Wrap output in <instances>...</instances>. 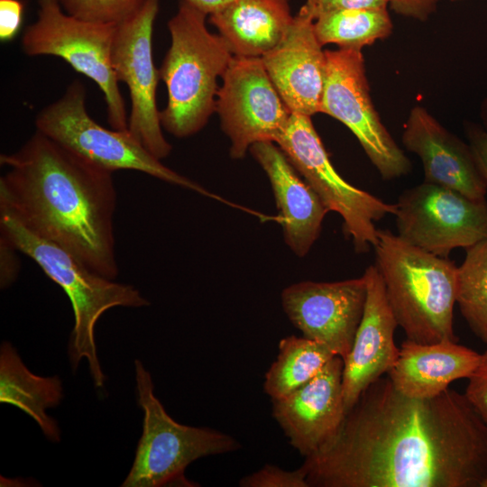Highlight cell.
I'll use <instances>...</instances> for the list:
<instances>
[{
  "instance_id": "cell-1",
  "label": "cell",
  "mask_w": 487,
  "mask_h": 487,
  "mask_svg": "<svg viewBox=\"0 0 487 487\" xmlns=\"http://www.w3.org/2000/svg\"><path fill=\"white\" fill-rule=\"evenodd\" d=\"M301 466L308 487H486L487 426L464 394L411 398L382 376Z\"/></svg>"
},
{
  "instance_id": "cell-2",
  "label": "cell",
  "mask_w": 487,
  "mask_h": 487,
  "mask_svg": "<svg viewBox=\"0 0 487 487\" xmlns=\"http://www.w3.org/2000/svg\"><path fill=\"white\" fill-rule=\"evenodd\" d=\"M0 214L60 247L91 271L115 280L113 172L39 131L15 152L1 154Z\"/></svg>"
},
{
  "instance_id": "cell-3",
  "label": "cell",
  "mask_w": 487,
  "mask_h": 487,
  "mask_svg": "<svg viewBox=\"0 0 487 487\" xmlns=\"http://www.w3.org/2000/svg\"><path fill=\"white\" fill-rule=\"evenodd\" d=\"M373 249L389 305L407 339L458 342L454 331L455 262L416 247L388 229H378Z\"/></svg>"
},
{
  "instance_id": "cell-4",
  "label": "cell",
  "mask_w": 487,
  "mask_h": 487,
  "mask_svg": "<svg viewBox=\"0 0 487 487\" xmlns=\"http://www.w3.org/2000/svg\"><path fill=\"white\" fill-rule=\"evenodd\" d=\"M207 15L180 0L168 23L170 45L159 69L168 101L160 120L178 138L191 136L207 124L216 111L217 79L234 57L221 35L208 31Z\"/></svg>"
},
{
  "instance_id": "cell-5",
  "label": "cell",
  "mask_w": 487,
  "mask_h": 487,
  "mask_svg": "<svg viewBox=\"0 0 487 487\" xmlns=\"http://www.w3.org/2000/svg\"><path fill=\"white\" fill-rule=\"evenodd\" d=\"M0 232L19 252L33 260L66 292L74 312V327L69 343L72 369L80 361L88 363L96 387L104 385L95 343V326L101 315L115 307L141 308L149 301L133 285L96 274L69 253L27 231L11 216L0 214Z\"/></svg>"
},
{
  "instance_id": "cell-6",
  "label": "cell",
  "mask_w": 487,
  "mask_h": 487,
  "mask_svg": "<svg viewBox=\"0 0 487 487\" xmlns=\"http://www.w3.org/2000/svg\"><path fill=\"white\" fill-rule=\"evenodd\" d=\"M134 370L142 432L122 487L194 486L184 475L188 464L240 448L225 433L175 421L154 395L152 376L140 360L134 361Z\"/></svg>"
},
{
  "instance_id": "cell-7",
  "label": "cell",
  "mask_w": 487,
  "mask_h": 487,
  "mask_svg": "<svg viewBox=\"0 0 487 487\" xmlns=\"http://www.w3.org/2000/svg\"><path fill=\"white\" fill-rule=\"evenodd\" d=\"M35 126L62 146L113 173L136 170L215 197L197 182L163 165L128 130L107 129L96 123L87 113L86 89L78 79L69 85L60 98L38 113Z\"/></svg>"
},
{
  "instance_id": "cell-8",
  "label": "cell",
  "mask_w": 487,
  "mask_h": 487,
  "mask_svg": "<svg viewBox=\"0 0 487 487\" xmlns=\"http://www.w3.org/2000/svg\"><path fill=\"white\" fill-rule=\"evenodd\" d=\"M37 20L26 27L22 49L28 56L61 58L92 79L104 95L107 121L113 129L128 130V116L111 61L115 25L78 19L58 0H38Z\"/></svg>"
},
{
  "instance_id": "cell-9",
  "label": "cell",
  "mask_w": 487,
  "mask_h": 487,
  "mask_svg": "<svg viewBox=\"0 0 487 487\" xmlns=\"http://www.w3.org/2000/svg\"><path fill=\"white\" fill-rule=\"evenodd\" d=\"M290 163L318 196L329 211L343 219V231L357 253H366L376 244L375 223L394 215L395 204L347 182L334 168L311 121V116L292 113L275 140Z\"/></svg>"
},
{
  "instance_id": "cell-10",
  "label": "cell",
  "mask_w": 487,
  "mask_h": 487,
  "mask_svg": "<svg viewBox=\"0 0 487 487\" xmlns=\"http://www.w3.org/2000/svg\"><path fill=\"white\" fill-rule=\"evenodd\" d=\"M320 113L343 123L355 135L383 179L408 174L411 162L395 142L371 99L362 50H326Z\"/></svg>"
},
{
  "instance_id": "cell-11",
  "label": "cell",
  "mask_w": 487,
  "mask_h": 487,
  "mask_svg": "<svg viewBox=\"0 0 487 487\" xmlns=\"http://www.w3.org/2000/svg\"><path fill=\"white\" fill-rule=\"evenodd\" d=\"M398 235L440 257L487 239V201L423 182L404 190L395 204Z\"/></svg>"
},
{
  "instance_id": "cell-12",
  "label": "cell",
  "mask_w": 487,
  "mask_h": 487,
  "mask_svg": "<svg viewBox=\"0 0 487 487\" xmlns=\"http://www.w3.org/2000/svg\"><path fill=\"white\" fill-rule=\"evenodd\" d=\"M159 5L160 0H144L134 14L115 25L111 61L117 80L124 82L130 94L128 131L161 160L172 147L162 133L156 102L160 75L152 60V39Z\"/></svg>"
},
{
  "instance_id": "cell-13",
  "label": "cell",
  "mask_w": 487,
  "mask_h": 487,
  "mask_svg": "<svg viewBox=\"0 0 487 487\" xmlns=\"http://www.w3.org/2000/svg\"><path fill=\"white\" fill-rule=\"evenodd\" d=\"M222 79L216 112L231 142V157L244 158L259 142H275L292 113L271 82L262 58L234 55Z\"/></svg>"
},
{
  "instance_id": "cell-14",
  "label": "cell",
  "mask_w": 487,
  "mask_h": 487,
  "mask_svg": "<svg viewBox=\"0 0 487 487\" xmlns=\"http://www.w3.org/2000/svg\"><path fill=\"white\" fill-rule=\"evenodd\" d=\"M366 293L363 275L333 282L308 280L285 288L281 302L303 336L324 345L345 360L363 317Z\"/></svg>"
},
{
  "instance_id": "cell-15",
  "label": "cell",
  "mask_w": 487,
  "mask_h": 487,
  "mask_svg": "<svg viewBox=\"0 0 487 487\" xmlns=\"http://www.w3.org/2000/svg\"><path fill=\"white\" fill-rule=\"evenodd\" d=\"M343 370L344 359L335 355L309 381L271 400L273 418L290 446L304 457L317 450L345 418Z\"/></svg>"
},
{
  "instance_id": "cell-16",
  "label": "cell",
  "mask_w": 487,
  "mask_h": 487,
  "mask_svg": "<svg viewBox=\"0 0 487 487\" xmlns=\"http://www.w3.org/2000/svg\"><path fill=\"white\" fill-rule=\"evenodd\" d=\"M366 300L352 349L344 360L343 394L346 411L371 384L388 374L399 348L394 343L398 323L389 305L375 264L366 268Z\"/></svg>"
},
{
  "instance_id": "cell-17",
  "label": "cell",
  "mask_w": 487,
  "mask_h": 487,
  "mask_svg": "<svg viewBox=\"0 0 487 487\" xmlns=\"http://www.w3.org/2000/svg\"><path fill=\"white\" fill-rule=\"evenodd\" d=\"M264 68L291 113H320L326 53L314 21L298 12L282 41L262 57Z\"/></svg>"
},
{
  "instance_id": "cell-18",
  "label": "cell",
  "mask_w": 487,
  "mask_h": 487,
  "mask_svg": "<svg viewBox=\"0 0 487 487\" xmlns=\"http://www.w3.org/2000/svg\"><path fill=\"white\" fill-rule=\"evenodd\" d=\"M402 142L420 158L424 182L455 190L475 200L485 199L487 185L470 144L446 129L424 107L417 106L411 109Z\"/></svg>"
},
{
  "instance_id": "cell-19",
  "label": "cell",
  "mask_w": 487,
  "mask_h": 487,
  "mask_svg": "<svg viewBox=\"0 0 487 487\" xmlns=\"http://www.w3.org/2000/svg\"><path fill=\"white\" fill-rule=\"evenodd\" d=\"M249 151L270 180L285 243L297 256H305L328 210L274 142H256Z\"/></svg>"
},
{
  "instance_id": "cell-20",
  "label": "cell",
  "mask_w": 487,
  "mask_h": 487,
  "mask_svg": "<svg viewBox=\"0 0 487 487\" xmlns=\"http://www.w3.org/2000/svg\"><path fill=\"white\" fill-rule=\"evenodd\" d=\"M481 358L482 354L455 341L419 344L407 339L387 375L404 395L430 399L446 391L453 381L468 379Z\"/></svg>"
},
{
  "instance_id": "cell-21",
  "label": "cell",
  "mask_w": 487,
  "mask_h": 487,
  "mask_svg": "<svg viewBox=\"0 0 487 487\" xmlns=\"http://www.w3.org/2000/svg\"><path fill=\"white\" fill-rule=\"evenodd\" d=\"M293 17L289 0H232L209 22L234 55L262 58L282 41Z\"/></svg>"
},
{
  "instance_id": "cell-22",
  "label": "cell",
  "mask_w": 487,
  "mask_h": 487,
  "mask_svg": "<svg viewBox=\"0 0 487 487\" xmlns=\"http://www.w3.org/2000/svg\"><path fill=\"white\" fill-rule=\"evenodd\" d=\"M63 397L59 376L41 377L30 372L11 343L0 347V401L19 408L40 427L52 442L60 440V431L46 410L60 404Z\"/></svg>"
},
{
  "instance_id": "cell-23",
  "label": "cell",
  "mask_w": 487,
  "mask_h": 487,
  "mask_svg": "<svg viewBox=\"0 0 487 487\" xmlns=\"http://www.w3.org/2000/svg\"><path fill=\"white\" fill-rule=\"evenodd\" d=\"M335 356L326 346L305 336L289 335L265 374L263 389L271 400L283 398L312 378Z\"/></svg>"
},
{
  "instance_id": "cell-24",
  "label": "cell",
  "mask_w": 487,
  "mask_h": 487,
  "mask_svg": "<svg viewBox=\"0 0 487 487\" xmlns=\"http://www.w3.org/2000/svg\"><path fill=\"white\" fill-rule=\"evenodd\" d=\"M322 46L334 43L341 49L362 50L387 38L392 23L387 9H352L328 13L314 21Z\"/></svg>"
},
{
  "instance_id": "cell-25",
  "label": "cell",
  "mask_w": 487,
  "mask_h": 487,
  "mask_svg": "<svg viewBox=\"0 0 487 487\" xmlns=\"http://www.w3.org/2000/svg\"><path fill=\"white\" fill-rule=\"evenodd\" d=\"M456 304L473 333L487 345V239L465 249L457 268Z\"/></svg>"
},
{
  "instance_id": "cell-26",
  "label": "cell",
  "mask_w": 487,
  "mask_h": 487,
  "mask_svg": "<svg viewBox=\"0 0 487 487\" xmlns=\"http://www.w3.org/2000/svg\"><path fill=\"white\" fill-rule=\"evenodd\" d=\"M62 9L78 19L117 24L134 14L144 0H58Z\"/></svg>"
},
{
  "instance_id": "cell-27",
  "label": "cell",
  "mask_w": 487,
  "mask_h": 487,
  "mask_svg": "<svg viewBox=\"0 0 487 487\" xmlns=\"http://www.w3.org/2000/svg\"><path fill=\"white\" fill-rule=\"evenodd\" d=\"M242 487H308L307 473L302 466L286 471L266 464L260 470L244 476L239 482Z\"/></svg>"
},
{
  "instance_id": "cell-28",
  "label": "cell",
  "mask_w": 487,
  "mask_h": 487,
  "mask_svg": "<svg viewBox=\"0 0 487 487\" xmlns=\"http://www.w3.org/2000/svg\"><path fill=\"white\" fill-rule=\"evenodd\" d=\"M389 0H306L299 13L313 21L319 16L343 10L387 9Z\"/></svg>"
},
{
  "instance_id": "cell-29",
  "label": "cell",
  "mask_w": 487,
  "mask_h": 487,
  "mask_svg": "<svg viewBox=\"0 0 487 487\" xmlns=\"http://www.w3.org/2000/svg\"><path fill=\"white\" fill-rule=\"evenodd\" d=\"M468 381L464 396L487 426V350Z\"/></svg>"
},
{
  "instance_id": "cell-30",
  "label": "cell",
  "mask_w": 487,
  "mask_h": 487,
  "mask_svg": "<svg viewBox=\"0 0 487 487\" xmlns=\"http://www.w3.org/2000/svg\"><path fill=\"white\" fill-rule=\"evenodd\" d=\"M24 5L21 0H0V40H14L20 31Z\"/></svg>"
},
{
  "instance_id": "cell-31",
  "label": "cell",
  "mask_w": 487,
  "mask_h": 487,
  "mask_svg": "<svg viewBox=\"0 0 487 487\" xmlns=\"http://www.w3.org/2000/svg\"><path fill=\"white\" fill-rule=\"evenodd\" d=\"M465 133L477 166L487 185V130L478 124L468 123Z\"/></svg>"
},
{
  "instance_id": "cell-32",
  "label": "cell",
  "mask_w": 487,
  "mask_h": 487,
  "mask_svg": "<svg viewBox=\"0 0 487 487\" xmlns=\"http://www.w3.org/2000/svg\"><path fill=\"white\" fill-rule=\"evenodd\" d=\"M1 273L0 283L2 289L9 287L16 279L19 272V262L15 251H18L5 237H0Z\"/></svg>"
},
{
  "instance_id": "cell-33",
  "label": "cell",
  "mask_w": 487,
  "mask_h": 487,
  "mask_svg": "<svg viewBox=\"0 0 487 487\" xmlns=\"http://www.w3.org/2000/svg\"><path fill=\"white\" fill-rule=\"evenodd\" d=\"M437 0H389L397 14L420 21L427 20L436 10Z\"/></svg>"
},
{
  "instance_id": "cell-34",
  "label": "cell",
  "mask_w": 487,
  "mask_h": 487,
  "mask_svg": "<svg viewBox=\"0 0 487 487\" xmlns=\"http://www.w3.org/2000/svg\"><path fill=\"white\" fill-rule=\"evenodd\" d=\"M195 7L205 13L206 14L211 15L223 8L232 0H187Z\"/></svg>"
},
{
  "instance_id": "cell-35",
  "label": "cell",
  "mask_w": 487,
  "mask_h": 487,
  "mask_svg": "<svg viewBox=\"0 0 487 487\" xmlns=\"http://www.w3.org/2000/svg\"><path fill=\"white\" fill-rule=\"evenodd\" d=\"M482 117L484 123V128L487 130V99L484 101L482 107Z\"/></svg>"
},
{
  "instance_id": "cell-36",
  "label": "cell",
  "mask_w": 487,
  "mask_h": 487,
  "mask_svg": "<svg viewBox=\"0 0 487 487\" xmlns=\"http://www.w3.org/2000/svg\"><path fill=\"white\" fill-rule=\"evenodd\" d=\"M452 1H455V0H452Z\"/></svg>"
}]
</instances>
